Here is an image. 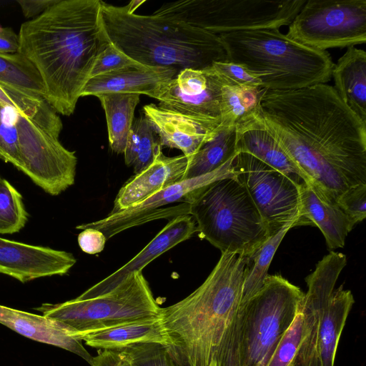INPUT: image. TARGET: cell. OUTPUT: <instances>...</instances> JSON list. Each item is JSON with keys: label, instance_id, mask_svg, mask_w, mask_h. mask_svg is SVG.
Instances as JSON below:
<instances>
[{"label": "cell", "instance_id": "obj_1", "mask_svg": "<svg viewBox=\"0 0 366 366\" xmlns=\"http://www.w3.org/2000/svg\"><path fill=\"white\" fill-rule=\"evenodd\" d=\"M257 116L309 182L330 200L366 184V124L333 86L267 89Z\"/></svg>", "mask_w": 366, "mask_h": 366}, {"label": "cell", "instance_id": "obj_2", "mask_svg": "<svg viewBox=\"0 0 366 366\" xmlns=\"http://www.w3.org/2000/svg\"><path fill=\"white\" fill-rule=\"evenodd\" d=\"M101 6V0H59L20 27L18 52L36 66L45 99L62 115L74 113L97 58L111 44Z\"/></svg>", "mask_w": 366, "mask_h": 366}, {"label": "cell", "instance_id": "obj_3", "mask_svg": "<svg viewBox=\"0 0 366 366\" xmlns=\"http://www.w3.org/2000/svg\"><path fill=\"white\" fill-rule=\"evenodd\" d=\"M249 257L224 252L204 282L182 300L162 308L168 348L181 366L215 362L241 302Z\"/></svg>", "mask_w": 366, "mask_h": 366}, {"label": "cell", "instance_id": "obj_4", "mask_svg": "<svg viewBox=\"0 0 366 366\" xmlns=\"http://www.w3.org/2000/svg\"><path fill=\"white\" fill-rule=\"evenodd\" d=\"M145 2L132 1L118 6L102 1L104 29L111 43L136 61L147 66L204 69L227 61L218 35L187 23L154 14L139 15Z\"/></svg>", "mask_w": 366, "mask_h": 366}, {"label": "cell", "instance_id": "obj_5", "mask_svg": "<svg viewBox=\"0 0 366 366\" xmlns=\"http://www.w3.org/2000/svg\"><path fill=\"white\" fill-rule=\"evenodd\" d=\"M227 61L245 66L267 90H290L326 84L334 63L327 51L306 46L280 31L260 29L219 35Z\"/></svg>", "mask_w": 366, "mask_h": 366}, {"label": "cell", "instance_id": "obj_6", "mask_svg": "<svg viewBox=\"0 0 366 366\" xmlns=\"http://www.w3.org/2000/svg\"><path fill=\"white\" fill-rule=\"evenodd\" d=\"M188 203L199 237L221 252L250 258L271 237L247 189L234 176L210 183Z\"/></svg>", "mask_w": 366, "mask_h": 366}, {"label": "cell", "instance_id": "obj_7", "mask_svg": "<svg viewBox=\"0 0 366 366\" xmlns=\"http://www.w3.org/2000/svg\"><path fill=\"white\" fill-rule=\"evenodd\" d=\"M305 293L280 274L240 303L235 320L240 366H266L280 340L301 311Z\"/></svg>", "mask_w": 366, "mask_h": 366}, {"label": "cell", "instance_id": "obj_8", "mask_svg": "<svg viewBox=\"0 0 366 366\" xmlns=\"http://www.w3.org/2000/svg\"><path fill=\"white\" fill-rule=\"evenodd\" d=\"M42 315L61 322L74 336L130 322L161 316L142 271L133 272L112 290L87 293L61 303H44L35 308Z\"/></svg>", "mask_w": 366, "mask_h": 366}, {"label": "cell", "instance_id": "obj_9", "mask_svg": "<svg viewBox=\"0 0 366 366\" xmlns=\"http://www.w3.org/2000/svg\"><path fill=\"white\" fill-rule=\"evenodd\" d=\"M306 0H179L162 4L153 14L209 33L222 34L290 25Z\"/></svg>", "mask_w": 366, "mask_h": 366}, {"label": "cell", "instance_id": "obj_10", "mask_svg": "<svg viewBox=\"0 0 366 366\" xmlns=\"http://www.w3.org/2000/svg\"><path fill=\"white\" fill-rule=\"evenodd\" d=\"M286 35L320 51L366 42V0H306Z\"/></svg>", "mask_w": 366, "mask_h": 366}, {"label": "cell", "instance_id": "obj_11", "mask_svg": "<svg viewBox=\"0 0 366 366\" xmlns=\"http://www.w3.org/2000/svg\"><path fill=\"white\" fill-rule=\"evenodd\" d=\"M234 177L247 189L270 236L285 224L310 225L303 217L300 185L254 156L237 153L233 158Z\"/></svg>", "mask_w": 366, "mask_h": 366}, {"label": "cell", "instance_id": "obj_12", "mask_svg": "<svg viewBox=\"0 0 366 366\" xmlns=\"http://www.w3.org/2000/svg\"><path fill=\"white\" fill-rule=\"evenodd\" d=\"M234 157L212 172L177 182L137 205L109 213L102 219L79 224L76 228L98 229L108 239L121 232L150 221L189 214L188 202L199 190L216 180L234 176L232 166Z\"/></svg>", "mask_w": 366, "mask_h": 366}, {"label": "cell", "instance_id": "obj_13", "mask_svg": "<svg viewBox=\"0 0 366 366\" xmlns=\"http://www.w3.org/2000/svg\"><path fill=\"white\" fill-rule=\"evenodd\" d=\"M16 132L19 170L51 195H58L74 184L77 164L74 152L29 119L19 123Z\"/></svg>", "mask_w": 366, "mask_h": 366}, {"label": "cell", "instance_id": "obj_14", "mask_svg": "<svg viewBox=\"0 0 366 366\" xmlns=\"http://www.w3.org/2000/svg\"><path fill=\"white\" fill-rule=\"evenodd\" d=\"M211 66L179 71L159 96L158 106L185 114L221 120V90L226 84Z\"/></svg>", "mask_w": 366, "mask_h": 366}, {"label": "cell", "instance_id": "obj_15", "mask_svg": "<svg viewBox=\"0 0 366 366\" xmlns=\"http://www.w3.org/2000/svg\"><path fill=\"white\" fill-rule=\"evenodd\" d=\"M76 262L70 252L0 237V273L22 283L44 277L64 275Z\"/></svg>", "mask_w": 366, "mask_h": 366}, {"label": "cell", "instance_id": "obj_16", "mask_svg": "<svg viewBox=\"0 0 366 366\" xmlns=\"http://www.w3.org/2000/svg\"><path fill=\"white\" fill-rule=\"evenodd\" d=\"M143 112L161 146L179 149L187 159L214 137L221 123L219 119L185 114L154 104L144 106Z\"/></svg>", "mask_w": 366, "mask_h": 366}, {"label": "cell", "instance_id": "obj_17", "mask_svg": "<svg viewBox=\"0 0 366 366\" xmlns=\"http://www.w3.org/2000/svg\"><path fill=\"white\" fill-rule=\"evenodd\" d=\"M188 164L184 155L165 156L160 149L153 162L119 189L111 214L139 204L156 192L182 181Z\"/></svg>", "mask_w": 366, "mask_h": 366}, {"label": "cell", "instance_id": "obj_18", "mask_svg": "<svg viewBox=\"0 0 366 366\" xmlns=\"http://www.w3.org/2000/svg\"><path fill=\"white\" fill-rule=\"evenodd\" d=\"M179 71L170 67L141 65L91 77L81 97L104 93L145 94L157 99Z\"/></svg>", "mask_w": 366, "mask_h": 366}, {"label": "cell", "instance_id": "obj_19", "mask_svg": "<svg viewBox=\"0 0 366 366\" xmlns=\"http://www.w3.org/2000/svg\"><path fill=\"white\" fill-rule=\"evenodd\" d=\"M195 232L196 223L190 214L174 217L134 257L85 292L92 294L112 290L129 274L142 271L159 255L192 237Z\"/></svg>", "mask_w": 366, "mask_h": 366}, {"label": "cell", "instance_id": "obj_20", "mask_svg": "<svg viewBox=\"0 0 366 366\" xmlns=\"http://www.w3.org/2000/svg\"><path fill=\"white\" fill-rule=\"evenodd\" d=\"M258 113L235 126L237 152L254 156L299 185L310 183L305 174L263 127Z\"/></svg>", "mask_w": 366, "mask_h": 366}, {"label": "cell", "instance_id": "obj_21", "mask_svg": "<svg viewBox=\"0 0 366 366\" xmlns=\"http://www.w3.org/2000/svg\"><path fill=\"white\" fill-rule=\"evenodd\" d=\"M0 323L25 337L64 349L92 364L93 357L75 332L59 320L9 307Z\"/></svg>", "mask_w": 366, "mask_h": 366}, {"label": "cell", "instance_id": "obj_22", "mask_svg": "<svg viewBox=\"0 0 366 366\" xmlns=\"http://www.w3.org/2000/svg\"><path fill=\"white\" fill-rule=\"evenodd\" d=\"M354 302L351 291L342 285L333 290L305 366H334L338 342Z\"/></svg>", "mask_w": 366, "mask_h": 366}, {"label": "cell", "instance_id": "obj_23", "mask_svg": "<svg viewBox=\"0 0 366 366\" xmlns=\"http://www.w3.org/2000/svg\"><path fill=\"white\" fill-rule=\"evenodd\" d=\"M303 217L311 226H317L323 234L330 251L342 247L355 224L337 204L320 192L312 184L300 185Z\"/></svg>", "mask_w": 366, "mask_h": 366}, {"label": "cell", "instance_id": "obj_24", "mask_svg": "<svg viewBox=\"0 0 366 366\" xmlns=\"http://www.w3.org/2000/svg\"><path fill=\"white\" fill-rule=\"evenodd\" d=\"M76 337L100 350H121L142 342H157L167 347L169 345L161 316L76 335Z\"/></svg>", "mask_w": 366, "mask_h": 366}, {"label": "cell", "instance_id": "obj_25", "mask_svg": "<svg viewBox=\"0 0 366 366\" xmlns=\"http://www.w3.org/2000/svg\"><path fill=\"white\" fill-rule=\"evenodd\" d=\"M333 86L345 104L366 124V52L348 47L334 64Z\"/></svg>", "mask_w": 366, "mask_h": 366}, {"label": "cell", "instance_id": "obj_26", "mask_svg": "<svg viewBox=\"0 0 366 366\" xmlns=\"http://www.w3.org/2000/svg\"><path fill=\"white\" fill-rule=\"evenodd\" d=\"M139 96L128 93H104L96 96L105 113L109 147L117 154L124 152Z\"/></svg>", "mask_w": 366, "mask_h": 366}, {"label": "cell", "instance_id": "obj_27", "mask_svg": "<svg viewBox=\"0 0 366 366\" xmlns=\"http://www.w3.org/2000/svg\"><path fill=\"white\" fill-rule=\"evenodd\" d=\"M0 102L14 108L47 133L59 138L62 122L44 97L0 82Z\"/></svg>", "mask_w": 366, "mask_h": 366}, {"label": "cell", "instance_id": "obj_28", "mask_svg": "<svg viewBox=\"0 0 366 366\" xmlns=\"http://www.w3.org/2000/svg\"><path fill=\"white\" fill-rule=\"evenodd\" d=\"M236 138L235 126L220 124L214 137L188 159L182 180L212 172L234 157Z\"/></svg>", "mask_w": 366, "mask_h": 366}, {"label": "cell", "instance_id": "obj_29", "mask_svg": "<svg viewBox=\"0 0 366 366\" xmlns=\"http://www.w3.org/2000/svg\"><path fill=\"white\" fill-rule=\"evenodd\" d=\"M262 86L224 84L221 90V125L236 126L257 114L266 92Z\"/></svg>", "mask_w": 366, "mask_h": 366}, {"label": "cell", "instance_id": "obj_30", "mask_svg": "<svg viewBox=\"0 0 366 366\" xmlns=\"http://www.w3.org/2000/svg\"><path fill=\"white\" fill-rule=\"evenodd\" d=\"M162 148L157 134L145 116L134 119L123 153L126 164L133 167L134 174L148 167Z\"/></svg>", "mask_w": 366, "mask_h": 366}, {"label": "cell", "instance_id": "obj_31", "mask_svg": "<svg viewBox=\"0 0 366 366\" xmlns=\"http://www.w3.org/2000/svg\"><path fill=\"white\" fill-rule=\"evenodd\" d=\"M0 82L45 99L46 90L39 71L19 52L0 53Z\"/></svg>", "mask_w": 366, "mask_h": 366}, {"label": "cell", "instance_id": "obj_32", "mask_svg": "<svg viewBox=\"0 0 366 366\" xmlns=\"http://www.w3.org/2000/svg\"><path fill=\"white\" fill-rule=\"evenodd\" d=\"M295 222L285 224L277 234L270 237L264 244L249 258L242 287L241 302L255 294L263 285L267 277L268 269L277 249Z\"/></svg>", "mask_w": 366, "mask_h": 366}, {"label": "cell", "instance_id": "obj_33", "mask_svg": "<svg viewBox=\"0 0 366 366\" xmlns=\"http://www.w3.org/2000/svg\"><path fill=\"white\" fill-rule=\"evenodd\" d=\"M28 214L21 194L6 179L0 181V234L19 232L26 224Z\"/></svg>", "mask_w": 366, "mask_h": 366}, {"label": "cell", "instance_id": "obj_34", "mask_svg": "<svg viewBox=\"0 0 366 366\" xmlns=\"http://www.w3.org/2000/svg\"><path fill=\"white\" fill-rule=\"evenodd\" d=\"M123 350L129 356L132 366H181L168 347L157 342H142Z\"/></svg>", "mask_w": 366, "mask_h": 366}, {"label": "cell", "instance_id": "obj_35", "mask_svg": "<svg viewBox=\"0 0 366 366\" xmlns=\"http://www.w3.org/2000/svg\"><path fill=\"white\" fill-rule=\"evenodd\" d=\"M17 111L0 102V159L18 169L20 157L14 121Z\"/></svg>", "mask_w": 366, "mask_h": 366}, {"label": "cell", "instance_id": "obj_36", "mask_svg": "<svg viewBox=\"0 0 366 366\" xmlns=\"http://www.w3.org/2000/svg\"><path fill=\"white\" fill-rule=\"evenodd\" d=\"M301 335L300 311L280 340L266 366H289L300 343Z\"/></svg>", "mask_w": 366, "mask_h": 366}, {"label": "cell", "instance_id": "obj_37", "mask_svg": "<svg viewBox=\"0 0 366 366\" xmlns=\"http://www.w3.org/2000/svg\"><path fill=\"white\" fill-rule=\"evenodd\" d=\"M211 67L226 84L262 86L260 79L241 64L229 61H217L213 63Z\"/></svg>", "mask_w": 366, "mask_h": 366}, {"label": "cell", "instance_id": "obj_38", "mask_svg": "<svg viewBox=\"0 0 366 366\" xmlns=\"http://www.w3.org/2000/svg\"><path fill=\"white\" fill-rule=\"evenodd\" d=\"M141 65L143 64L132 59L111 43L97 58L91 77Z\"/></svg>", "mask_w": 366, "mask_h": 366}, {"label": "cell", "instance_id": "obj_39", "mask_svg": "<svg viewBox=\"0 0 366 366\" xmlns=\"http://www.w3.org/2000/svg\"><path fill=\"white\" fill-rule=\"evenodd\" d=\"M336 203L355 224L362 222L366 217V184L350 187Z\"/></svg>", "mask_w": 366, "mask_h": 366}, {"label": "cell", "instance_id": "obj_40", "mask_svg": "<svg viewBox=\"0 0 366 366\" xmlns=\"http://www.w3.org/2000/svg\"><path fill=\"white\" fill-rule=\"evenodd\" d=\"M215 362L217 366H240L235 317L226 332Z\"/></svg>", "mask_w": 366, "mask_h": 366}, {"label": "cell", "instance_id": "obj_41", "mask_svg": "<svg viewBox=\"0 0 366 366\" xmlns=\"http://www.w3.org/2000/svg\"><path fill=\"white\" fill-rule=\"evenodd\" d=\"M106 241L104 234L94 228L82 229L78 235V243L81 249L89 254L101 252L105 247Z\"/></svg>", "mask_w": 366, "mask_h": 366}, {"label": "cell", "instance_id": "obj_42", "mask_svg": "<svg viewBox=\"0 0 366 366\" xmlns=\"http://www.w3.org/2000/svg\"><path fill=\"white\" fill-rule=\"evenodd\" d=\"M91 366H132L127 354L123 350H99L93 357Z\"/></svg>", "mask_w": 366, "mask_h": 366}, {"label": "cell", "instance_id": "obj_43", "mask_svg": "<svg viewBox=\"0 0 366 366\" xmlns=\"http://www.w3.org/2000/svg\"><path fill=\"white\" fill-rule=\"evenodd\" d=\"M59 0H21L18 1L22 13L26 18H36L43 14Z\"/></svg>", "mask_w": 366, "mask_h": 366}, {"label": "cell", "instance_id": "obj_44", "mask_svg": "<svg viewBox=\"0 0 366 366\" xmlns=\"http://www.w3.org/2000/svg\"><path fill=\"white\" fill-rule=\"evenodd\" d=\"M19 47V35L12 29L0 24V53H16Z\"/></svg>", "mask_w": 366, "mask_h": 366}, {"label": "cell", "instance_id": "obj_45", "mask_svg": "<svg viewBox=\"0 0 366 366\" xmlns=\"http://www.w3.org/2000/svg\"><path fill=\"white\" fill-rule=\"evenodd\" d=\"M9 307L0 305V321L3 320L8 312Z\"/></svg>", "mask_w": 366, "mask_h": 366}, {"label": "cell", "instance_id": "obj_46", "mask_svg": "<svg viewBox=\"0 0 366 366\" xmlns=\"http://www.w3.org/2000/svg\"><path fill=\"white\" fill-rule=\"evenodd\" d=\"M209 366H217L216 362H212Z\"/></svg>", "mask_w": 366, "mask_h": 366}, {"label": "cell", "instance_id": "obj_47", "mask_svg": "<svg viewBox=\"0 0 366 366\" xmlns=\"http://www.w3.org/2000/svg\"><path fill=\"white\" fill-rule=\"evenodd\" d=\"M1 179H2V178H1V176H0V181H1Z\"/></svg>", "mask_w": 366, "mask_h": 366}]
</instances>
